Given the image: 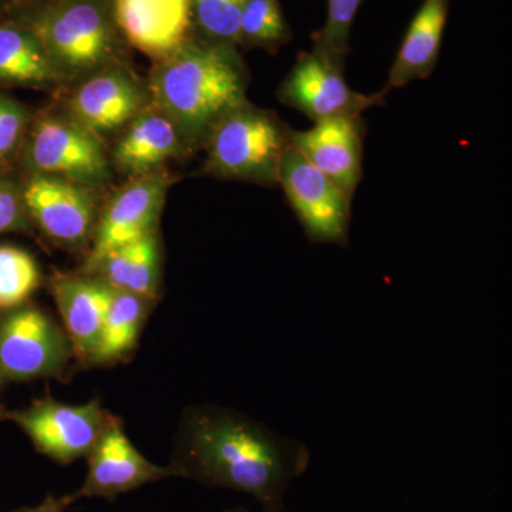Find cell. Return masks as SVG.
Returning a JSON list of instances; mask_svg holds the SVG:
<instances>
[{
  "mask_svg": "<svg viewBox=\"0 0 512 512\" xmlns=\"http://www.w3.org/2000/svg\"><path fill=\"white\" fill-rule=\"evenodd\" d=\"M146 94L120 67H106L80 84L70 100V114L80 126L100 134L113 133L143 111Z\"/></svg>",
  "mask_w": 512,
  "mask_h": 512,
  "instance_id": "14",
  "label": "cell"
},
{
  "mask_svg": "<svg viewBox=\"0 0 512 512\" xmlns=\"http://www.w3.org/2000/svg\"><path fill=\"white\" fill-rule=\"evenodd\" d=\"M448 0H424L407 30L383 92L427 79L439 60Z\"/></svg>",
  "mask_w": 512,
  "mask_h": 512,
  "instance_id": "18",
  "label": "cell"
},
{
  "mask_svg": "<svg viewBox=\"0 0 512 512\" xmlns=\"http://www.w3.org/2000/svg\"><path fill=\"white\" fill-rule=\"evenodd\" d=\"M292 130L271 111L247 103L232 111L208 137V173L262 185L278 184Z\"/></svg>",
  "mask_w": 512,
  "mask_h": 512,
  "instance_id": "4",
  "label": "cell"
},
{
  "mask_svg": "<svg viewBox=\"0 0 512 512\" xmlns=\"http://www.w3.org/2000/svg\"><path fill=\"white\" fill-rule=\"evenodd\" d=\"M32 174L55 175L84 187L110 180L109 158L100 137L62 117H42L29 131L25 153Z\"/></svg>",
  "mask_w": 512,
  "mask_h": 512,
  "instance_id": "7",
  "label": "cell"
},
{
  "mask_svg": "<svg viewBox=\"0 0 512 512\" xmlns=\"http://www.w3.org/2000/svg\"><path fill=\"white\" fill-rule=\"evenodd\" d=\"M151 303L133 293L113 289L96 348L84 366L106 367L126 360L137 348Z\"/></svg>",
  "mask_w": 512,
  "mask_h": 512,
  "instance_id": "20",
  "label": "cell"
},
{
  "mask_svg": "<svg viewBox=\"0 0 512 512\" xmlns=\"http://www.w3.org/2000/svg\"><path fill=\"white\" fill-rule=\"evenodd\" d=\"M113 12L130 45L161 60L187 42L192 0H113Z\"/></svg>",
  "mask_w": 512,
  "mask_h": 512,
  "instance_id": "15",
  "label": "cell"
},
{
  "mask_svg": "<svg viewBox=\"0 0 512 512\" xmlns=\"http://www.w3.org/2000/svg\"><path fill=\"white\" fill-rule=\"evenodd\" d=\"M225 512H252V511L245 510V508H231V510H228ZM261 512H268V511L262 510Z\"/></svg>",
  "mask_w": 512,
  "mask_h": 512,
  "instance_id": "29",
  "label": "cell"
},
{
  "mask_svg": "<svg viewBox=\"0 0 512 512\" xmlns=\"http://www.w3.org/2000/svg\"><path fill=\"white\" fill-rule=\"evenodd\" d=\"M187 151L173 121L154 110L141 111L124 127L113 150V163L121 173L141 177Z\"/></svg>",
  "mask_w": 512,
  "mask_h": 512,
  "instance_id": "17",
  "label": "cell"
},
{
  "mask_svg": "<svg viewBox=\"0 0 512 512\" xmlns=\"http://www.w3.org/2000/svg\"><path fill=\"white\" fill-rule=\"evenodd\" d=\"M13 20L36 36L62 80L92 76L119 53L113 0H32Z\"/></svg>",
  "mask_w": 512,
  "mask_h": 512,
  "instance_id": "3",
  "label": "cell"
},
{
  "mask_svg": "<svg viewBox=\"0 0 512 512\" xmlns=\"http://www.w3.org/2000/svg\"><path fill=\"white\" fill-rule=\"evenodd\" d=\"M22 194L30 221L50 241L76 248L93 238L97 207L89 187L55 175L32 174Z\"/></svg>",
  "mask_w": 512,
  "mask_h": 512,
  "instance_id": "11",
  "label": "cell"
},
{
  "mask_svg": "<svg viewBox=\"0 0 512 512\" xmlns=\"http://www.w3.org/2000/svg\"><path fill=\"white\" fill-rule=\"evenodd\" d=\"M3 2H5V0H0V8H2Z\"/></svg>",
  "mask_w": 512,
  "mask_h": 512,
  "instance_id": "31",
  "label": "cell"
},
{
  "mask_svg": "<svg viewBox=\"0 0 512 512\" xmlns=\"http://www.w3.org/2000/svg\"><path fill=\"white\" fill-rule=\"evenodd\" d=\"M39 266L29 252L0 245V312L28 303L40 285Z\"/></svg>",
  "mask_w": 512,
  "mask_h": 512,
  "instance_id": "22",
  "label": "cell"
},
{
  "mask_svg": "<svg viewBox=\"0 0 512 512\" xmlns=\"http://www.w3.org/2000/svg\"><path fill=\"white\" fill-rule=\"evenodd\" d=\"M90 275L97 276L116 291L130 292L147 301H156L161 279V249L157 231L113 249Z\"/></svg>",
  "mask_w": 512,
  "mask_h": 512,
  "instance_id": "19",
  "label": "cell"
},
{
  "mask_svg": "<svg viewBox=\"0 0 512 512\" xmlns=\"http://www.w3.org/2000/svg\"><path fill=\"white\" fill-rule=\"evenodd\" d=\"M87 458V476L82 487L67 494L70 504L82 498H106L114 501L150 483L177 477L170 466L151 463L124 433L123 423L111 417L96 446Z\"/></svg>",
  "mask_w": 512,
  "mask_h": 512,
  "instance_id": "10",
  "label": "cell"
},
{
  "mask_svg": "<svg viewBox=\"0 0 512 512\" xmlns=\"http://www.w3.org/2000/svg\"><path fill=\"white\" fill-rule=\"evenodd\" d=\"M309 461L302 441L238 410L204 403L184 410L168 466L178 478L248 494L262 510L281 512L286 491Z\"/></svg>",
  "mask_w": 512,
  "mask_h": 512,
  "instance_id": "1",
  "label": "cell"
},
{
  "mask_svg": "<svg viewBox=\"0 0 512 512\" xmlns=\"http://www.w3.org/2000/svg\"><path fill=\"white\" fill-rule=\"evenodd\" d=\"M36 36L16 20L0 23V84L49 86L60 82Z\"/></svg>",
  "mask_w": 512,
  "mask_h": 512,
  "instance_id": "21",
  "label": "cell"
},
{
  "mask_svg": "<svg viewBox=\"0 0 512 512\" xmlns=\"http://www.w3.org/2000/svg\"><path fill=\"white\" fill-rule=\"evenodd\" d=\"M386 93L362 94L350 89L343 67L322 53H301L278 89L285 106L301 111L313 123L362 117L363 111L382 104Z\"/></svg>",
  "mask_w": 512,
  "mask_h": 512,
  "instance_id": "9",
  "label": "cell"
},
{
  "mask_svg": "<svg viewBox=\"0 0 512 512\" xmlns=\"http://www.w3.org/2000/svg\"><path fill=\"white\" fill-rule=\"evenodd\" d=\"M29 117L25 107L15 100L0 96V163L18 150L25 138Z\"/></svg>",
  "mask_w": 512,
  "mask_h": 512,
  "instance_id": "27",
  "label": "cell"
},
{
  "mask_svg": "<svg viewBox=\"0 0 512 512\" xmlns=\"http://www.w3.org/2000/svg\"><path fill=\"white\" fill-rule=\"evenodd\" d=\"M248 76L235 47L185 42L151 74L154 107L165 114L187 150L204 147L228 114L247 104Z\"/></svg>",
  "mask_w": 512,
  "mask_h": 512,
  "instance_id": "2",
  "label": "cell"
},
{
  "mask_svg": "<svg viewBox=\"0 0 512 512\" xmlns=\"http://www.w3.org/2000/svg\"><path fill=\"white\" fill-rule=\"evenodd\" d=\"M113 416L97 399L76 406L49 397L26 409L6 412V420L13 421L40 454L60 466L89 456Z\"/></svg>",
  "mask_w": 512,
  "mask_h": 512,
  "instance_id": "6",
  "label": "cell"
},
{
  "mask_svg": "<svg viewBox=\"0 0 512 512\" xmlns=\"http://www.w3.org/2000/svg\"><path fill=\"white\" fill-rule=\"evenodd\" d=\"M247 0H192V22L204 42L235 47Z\"/></svg>",
  "mask_w": 512,
  "mask_h": 512,
  "instance_id": "24",
  "label": "cell"
},
{
  "mask_svg": "<svg viewBox=\"0 0 512 512\" xmlns=\"http://www.w3.org/2000/svg\"><path fill=\"white\" fill-rule=\"evenodd\" d=\"M278 184L309 241L348 245L352 198L320 173L292 144L282 157Z\"/></svg>",
  "mask_w": 512,
  "mask_h": 512,
  "instance_id": "8",
  "label": "cell"
},
{
  "mask_svg": "<svg viewBox=\"0 0 512 512\" xmlns=\"http://www.w3.org/2000/svg\"><path fill=\"white\" fill-rule=\"evenodd\" d=\"M363 0H328V16L323 29L315 35L316 52L345 69L349 55L350 30Z\"/></svg>",
  "mask_w": 512,
  "mask_h": 512,
  "instance_id": "25",
  "label": "cell"
},
{
  "mask_svg": "<svg viewBox=\"0 0 512 512\" xmlns=\"http://www.w3.org/2000/svg\"><path fill=\"white\" fill-rule=\"evenodd\" d=\"M291 39L278 0H247L239 28V45L276 50Z\"/></svg>",
  "mask_w": 512,
  "mask_h": 512,
  "instance_id": "23",
  "label": "cell"
},
{
  "mask_svg": "<svg viewBox=\"0 0 512 512\" xmlns=\"http://www.w3.org/2000/svg\"><path fill=\"white\" fill-rule=\"evenodd\" d=\"M32 228L22 187L0 178V234H30Z\"/></svg>",
  "mask_w": 512,
  "mask_h": 512,
  "instance_id": "26",
  "label": "cell"
},
{
  "mask_svg": "<svg viewBox=\"0 0 512 512\" xmlns=\"http://www.w3.org/2000/svg\"><path fill=\"white\" fill-rule=\"evenodd\" d=\"M362 117L320 121L305 131H292L291 144L349 198L362 180Z\"/></svg>",
  "mask_w": 512,
  "mask_h": 512,
  "instance_id": "13",
  "label": "cell"
},
{
  "mask_svg": "<svg viewBox=\"0 0 512 512\" xmlns=\"http://www.w3.org/2000/svg\"><path fill=\"white\" fill-rule=\"evenodd\" d=\"M50 293L73 345L74 359L86 365L99 339L113 288L92 275H56Z\"/></svg>",
  "mask_w": 512,
  "mask_h": 512,
  "instance_id": "16",
  "label": "cell"
},
{
  "mask_svg": "<svg viewBox=\"0 0 512 512\" xmlns=\"http://www.w3.org/2000/svg\"><path fill=\"white\" fill-rule=\"evenodd\" d=\"M170 178L163 173L141 175L114 195L97 218L84 274L90 275L113 249L136 242L157 231Z\"/></svg>",
  "mask_w": 512,
  "mask_h": 512,
  "instance_id": "12",
  "label": "cell"
},
{
  "mask_svg": "<svg viewBox=\"0 0 512 512\" xmlns=\"http://www.w3.org/2000/svg\"><path fill=\"white\" fill-rule=\"evenodd\" d=\"M6 420V412L5 409H3L2 404H0V420Z\"/></svg>",
  "mask_w": 512,
  "mask_h": 512,
  "instance_id": "30",
  "label": "cell"
},
{
  "mask_svg": "<svg viewBox=\"0 0 512 512\" xmlns=\"http://www.w3.org/2000/svg\"><path fill=\"white\" fill-rule=\"evenodd\" d=\"M70 501L67 500V495L63 497H56V495H46L42 503L33 505V507H22L12 512H66L70 507Z\"/></svg>",
  "mask_w": 512,
  "mask_h": 512,
  "instance_id": "28",
  "label": "cell"
},
{
  "mask_svg": "<svg viewBox=\"0 0 512 512\" xmlns=\"http://www.w3.org/2000/svg\"><path fill=\"white\" fill-rule=\"evenodd\" d=\"M72 359L66 330L43 309L25 303L0 312V384L62 379Z\"/></svg>",
  "mask_w": 512,
  "mask_h": 512,
  "instance_id": "5",
  "label": "cell"
}]
</instances>
